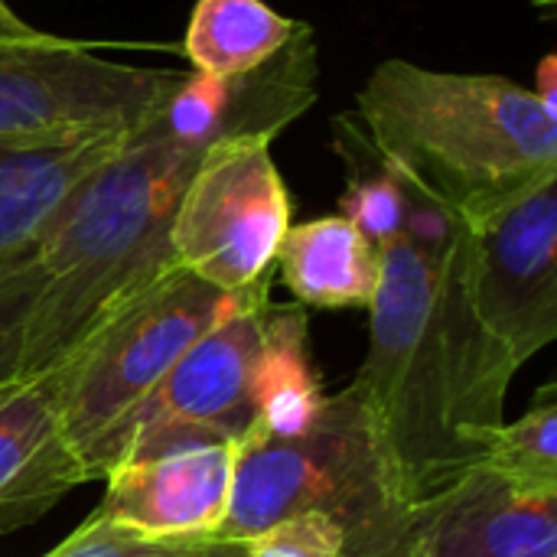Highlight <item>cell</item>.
I'll list each match as a JSON object with an SVG mask.
<instances>
[{"instance_id":"18","label":"cell","mask_w":557,"mask_h":557,"mask_svg":"<svg viewBox=\"0 0 557 557\" xmlns=\"http://www.w3.org/2000/svg\"><path fill=\"white\" fill-rule=\"evenodd\" d=\"M496 473L539 490V493H557V385L548 382L535 392L532 408L516 418L503 421L486 447L483 460Z\"/></svg>"},{"instance_id":"12","label":"cell","mask_w":557,"mask_h":557,"mask_svg":"<svg viewBox=\"0 0 557 557\" xmlns=\"http://www.w3.org/2000/svg\"><path fill=\"white\" fill-rule=\"evenodd\" d=\"M88 483L62 428L55 388L46 375L0 388V535L20 532Z\"/></svg>"},{"instance_id":"13","label":"cell","mask_w":557,"mask_h":557,"mask_svg":"<svg viewBox=\"0 0 557 557\" xmlns=\"http://www.w3.org/2000/svg\"><path fill=\"white\" fill-rule=\"evenodd\" d=\"M131 137L134 131L72 140H0V268L26 258L69 196Z\"/></svg>"},{"instance_id":"11","label":"cell","mask_w":557,"mask_h":557,"mask_svg":"<svg viewBox=\"0 0 557 557\" xmlns=\"http://www.w3.org/2000/svg\"><path fill=\"white\" fill-rule=\"evenodd\" d=\"M238 444H193L117 463L104 476L98 519L150 539L219 535L235 476Z\"/></svg>"},{"instance_id":"2","label":"cell","mask_w":557,"mask_h":557,"mask_svg":"<svg viewBox=\"0 0 557 557\" xmlns=\"http://www.w3.org/2000/svg\"><path fill=\"white\" fill-rule=\"evenodd\" d=\"M199 153L157 114L55 212L33 248L42 287L26 323L20 379L59 369L104 320L176 268L170 222Z\"/></svg>"},{"instance_id":"3","label":"cell","mask_w":557,"mask_h":557,"mask_svg":"<svg viewBox=\"0 0 557 557\" xmlns=\"http://www.w3.org/2000/svg\"><path fill=\"white\" fill-rule=\"evenodd\" d=\"M356 117L463 222L557 176V108L506 75L385 59L366 75Z\"/></svg>"},{"instance_id":"23","label":"cell","mask_w":557,"mask_h":557,"mask_svg":"<svg viewBox=\"0 0 557 557\" xmlns=\"http://www.w3.org/2000/svg\"><path fill=\"white\" fill-rule=\"evenodd\" d=\"M535 88V85H532ZM535 95L542 98V101H548V104H555L557 101V85H555V55H545V62H542V69H539V88H535ZM557 108V104H555Z\"/></svg>"},{"instance_id":"5","label":"cell","mask_w":557,"mask_h":557,"mask_svg":"<svg viewBox=\"0 0 557 557\" xmlns=\"http://www.w3.org/2000/svg\"><path fill=\"white\" fill-rule=\"evenodd\" d=\"M248 294H225L183 268H170L104 320L59 369L46 372L88 483L108 476L127 421L173 362Z\"/></svg>"},{"instance_id":"6","label":"cell","mask_w":557,"mask_h":557,"mask_svg":"<svg viewBox=\"0 0 557 557\" xmlns=\"http://www.w3.org/2000/svg\"><path fill=\"white\" fill-rule=\"evenodd\" d=\"M271 134H232L206 147L176 199L170 251L176 268L225 290L271 284L290 222V193Z\"/></svg>"},{"instance_id":"15","label":"cell","mask_w":557,"mask_h":557,"mask_svg":"<svg viewBox=\"0 0 557 557\" xmlns=\"http://www.w3.org/2000/svg\"><path fill=\"white\" fill-rule=\"evenodd\" d=\"M304 26L264 0H196L180 52L193 75L228 82L268 65Z\"/></svg>"},{"instance_id":"1","label":"cell","mask_w":557,"mask_h":557,"mask_svg":"<svg viewBox=\"0 0 557 557\" xmlns=\"http://www.w3.org/2000/svg\"><path fill=\"white\" fill-rule=\"evenodd\" d=\"M463 255L467 238L441 261L395 238L369 307L356 385L414 506L483 460L519 372L470 307Z\"/></svg>"},{"instance_id":"7","label":"cell","mask_w":557,"mask_h":557,"mask_svg":"<svg viewBox=\"0 0 557 557\" xmlns=\"http://www.w3.org/2000/svg\"><path fill=\"white\" fill-rule=\"evenodd\" d=\"M95 46L42 33L0 42V140H72L150 124L186 72L104 59Z\"/></svg>"},{"instance_id":"20","label":"cell","mask_w":557,"mask_h":557,"mask_svg":"<svg viewBox=\"0 0 557 557\" xmlns=\"http://www.w3.org/2000/svg\"><path fill=\"white\" fill-rule=\"evenodd\" d=\"M42 274L36 268V255L0 268V388L20 379V356L26 339V323L33 304L39 297Z\"/></svg>"},{"instance_id":"16","label":"cell","mask_w":557,"mask_h":557,"mask_svg":"<svg viewBox=\"0 0 557 557\" xmlns=\"http://www.w3.org/2000/svg\"><path fill=\"white\" fill-rule=\"evenodd\" d=\"M255 392L258 424L251 431L294 437L304 434L323 411L326 392L310 362V330L300 304H268Z\"/></svg>"},{"instance_id":"4","label":"cell","mask_w":557,"mask_h":557,"mask_svg":"<svg viewBox=\"0 0 557 557\" xmlns=\"http://www.w3.org/2000/svg\"><path fill=\"white\" fill-rule=\"evenodd\" d=\"M300 512L339 529L343 557H414V503L356 382L326 395L304 434L242 437L219 535L248 542Z\"/></svg>"},{"instance_id":"9","label":"cell","mask_w":557,"mask_h":557,"mask_svg":"<svg viewBox=\"0 0 557 557\" xmlns=\"http://www.w3.org/2000/svg\"><path fill=\"white\" fill-rule=\"evenodd\" d=\"M467 297L522 369L557 339V176L467 222Z\"/></svg>"},{"instance_id":"14","label":"cell","mask_w":557,"mask_h":557,"mask_svg":"<svg viewBox=\"0 0 557 557\" xmlns=\"http://www.w3.org/2000/svg\"><path fill=\"white\" fill-rule=\"evenodd\" d=\"M274 271L300 307L369 310L382 284V248L346 215H323L287 228Z\"/></svg>"},{"instance_id":"21","label":"cell","mask_w":557,"mask_h":557,"mask_svg":"<svg viewBox=\"0 0 557 557\" xmlns=\"http://www.w3.org/2000/svg\"><path fill=\"white\" fill-rule=\"evenodd\" d=\"M248 557H343V535L326 516L300 512L248 539Z\"/></svg>"},{"instance_id":"22","label":"cell","mask_w":557,"mask_h":557,"mask_svg":"<svg viewBox=\"0 0 557 557\" xmlns=\"http://www.w3.org/2000/svg\"><path fill=\"white\" fill-rule=\"evenodd\" d=\"M39 36H42V29L26 23L7 0H0V42H29Z\"/></svg>"},{"instance_id":"19","label":"cell","mask_w":557,"mask_h":557,"mask_svg":"<svg viewBox=\"0 0 557 557\" xmlns=\"http://www.w3.org/2000/svg\"><path fill=\"white\" fill-rule=\"evenodd\" d=\"M46 557H248L238 539H150L124 525L104 522L95 512Z\"/></svg>"},{"instance_id":"8","label":"cell","mask_w":557,"mask_h":557,"mask_svg":"<svg viewBox=\"0 0 557 557\" xmlns=\"http://www.w3.org/2000/svg\"><path fill=\"white\" fill-rule=\"evenodd\" d=\"M268 304L271 284L251 290L173 362L163 382L127 421L114 467L173 447L219 441L242 444L258 424L255 385Z\"/></svg>"},{"instance_id":"10","label":"cell","mask_w":557,"mask_h":557,"mask_svg":"<svg viewBox=\"0 0 557 557\" xmlns=\"http://www.w3.org/2000/svg\"><path fill=\"white\" fill-rule=\"evenodd\" d=\"M414 557H557V493L473 463L414 506Z\"/></svg>"},{"instance_id":"17","label":"cell","mask_w":557,"mask_h":557,"mask_svg":"<svg viewBox=\"0 0 557 557\" xmlns=\"http://www.w3.org/2000/svg\"><path fill=\"white\" fill-rule=\"evenodd\" d=\"M333 147L346 163V189L339 215H346L375 248L392 245L405 232V196L395 166L372 144L356 114L333 117Z\"/></svg>"}]
</instances>
